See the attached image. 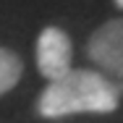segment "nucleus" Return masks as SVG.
Here are the masks:
<instances>
[{
    "label": "nucleus",
    "instance_id": "nucleus-1",
    "mask_svg": "<svg viewBox=\"0 0 123 123\" xmlns=\"http://www.w3.org/2000/svg\"><path fill=\"white\" fill-rule=\"evenodd\" d=\"M118 86L97 71H66L50 81L37 99V110L45 118H63L74 113H113L118 107Z\"/></svg>",
    "mask_w": 123,
    "mask_h": 123
},
{
    "label": "nucleus",
    "instance_id": "nucleus-2",
    "mask_svg": "<svg viewBox=\"0 0 123 123\" xmlns=\"http://www.w3.org/2000/svg\"><path fill=\"white\" fill-rule=\"evenodd\" d=\"M86 52L94 66L123 81V18L105 21L92 34Z\"/></svg>",
    "mask_w": 123,
    "mask_h": 123
},
{
    "label": "nucleus",
    "instance_id": "nucleus-3",
    "mask_svg": "<svg viewBox=\"0 0 123 123\" xmlns=\"http://www.w3.org/2000/svg\"><path fill=\"white\" fill-rule=\"evenodd\" d=\"M37 71L47 81L71 71V39L58 26H47L37 39Z\"/></svg>",
    "mask_w": 123,
    "mask_h": 123
},
{
    "label": "nucleus",
    "instance_id": "nucleus-4",
    "mask_svg": "<svg viewBox=\"0 0 123 123\" xmlns=\"http://www.w3.org/2000/svg\"><path fill=\"white\" fill-rule=\"evenodd\" d=\"M21 71H24L21 58H18L13 50L0 47V97H3V94H8V92L18 84Z\"/></svg>",
    "mask_w": 123,
    "mask_h": 123
},
{
    "label": "nucleus",
    "instance_id": "nucleus-5",
    "mask_svg": "<svg viewBox=\"0 0 123 123\" xmlns=\"http://www.w3.org/2000/svg\"><path fill=\"white\" fill-rule=\"evenodd\" d=\"M115 5H118V8H123V0H115Z\"/></svg>",
    "mask_w": 123,
    "mask_h": 123
}]
</instances>
